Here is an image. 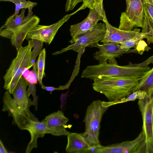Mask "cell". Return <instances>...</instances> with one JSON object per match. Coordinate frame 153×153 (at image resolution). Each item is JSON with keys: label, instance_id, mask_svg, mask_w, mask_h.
Listing matches in <instances>:
<instances>
[{"label": "cell", "instance_id": "6da1fadb", "mask_svg": "<svg viewBox=\"0 0 153 153\" xmlns=\"http://www.w3.org/2000/svg\"><path fill=\"white\" fill-rule=\"evenodd\" d=\"M140 78L130 77L104 76L93 80L92 87L103 94L109 102H116L134 91Z\"/></svg>", "mask_w": 153, "mask_h": 153}, {"label": "cell", "instance_id": "7a4b0ae2", "mask_svg": "<svg viewBox=\"0 0 153 153\" xmlns=\"http://www.w3.org/2000/svg\"><path fill=\"white\" fill-rule=\"evenodd\" d=\"M150 69L149 66L135 67L131 64L119 65L115 58L98 65L88 66L82 73L81 78L92 80L104 76L130 77L140 78Z\"/></svg>", "mask_w": 153, "mask_h": 153}, {"label": "cell", "instance_id": "3957f363", "mask_svg": "<svg viewBox=\"0 0 153 153\" xmlns=\"http://www.w3.org/2000/svg\"><path fill=\"white\" fill-rule=\"evenodd\" d=\"M32 39H30L28 45L22 46L18 51L16 57L11 64L4 76V88L12 94L25 68L29 69L31 64V52L33 47Z\"/></svg>", "mask_w": 153, "mask_h": 153}, {"label": "cell", "instance_id": "277c9868", "mask_svg": "<svg viewBox=\"0 0 153 153\" xmlns=\"http://www.w3.org/2000/svg\"><path fill=\"white\" fill-rule=\"evenodd\" d=\"M29 82L22 76L12 94L13 98L7 90L3 98V111H8L11 115H17L26 112L31 106L35 105L28 95L27 88Z\"/></svg>", "mask_w": 153, "mask_h": 153}, {"label": "cell", "instance_id": "5b68a950", "mask_svg": "<svg viewBox=\"0 0 153 153\" xmlns=\"http://www.w3.org/2000/svg\"><path fill=\"white\" fill-rule=\"evenodd\" d=\"M102 102L100 100L93 101L87 107L83 121L85 129L81 134L91 146L100 144V123L103 114L109 108L103 106Z\"/></svg>", "mask_w": 153, "mask_h": 153}, {"label": "cell", "instance_id": "8992f818", "mask_svg": "<svg viewBox=\"0 0 153 153\" xmlns=\"http://www.w3.org/2000/svg\"><path fill=\"white\" fill-rule=\"evenodd\" d=\"M142 120V131L144 135L141 153H153V100L146 94L138 102Z\"/></svg>", "mask_w": 153, "mask_h": 153}, {"label": "cell", "instance_id": "52a82bcc", "mask_svg": "<svg viewBox=\"0 0 153 153\" xmlns=\"http://www.w3.org/2000/svg\"><path fill=\"white\" fill-rule=\"evenodd\" d=\"M125 12L121 13L118 28L131 31L134 27H143L144 22V7L143 0H126Z\"/></svg>", "mask_w": 153, "mask_h": 153}, {"label": "cell", "instance_id": "ba28073f", "mask_svg": "<svg viewBox=\"0 0 153 153\" xmlns=\"http://www.w3.org/2000/svg\"><path fill=\"white\" fill-rule=\"evenodd\" d=\"M106 31L105 24L97 23L91 30L76 38L72 39L69 42L71 44V45L52 54L58 55L71 50L78 53L81 49H85L87 47H91L94 44L100 41L103 38Z\"/></svg>", "mask_w": 153, "mask_h": 153}, {"label": "cell", "instance_id": "9c48e42d", "mask_svg": "<svg viewBox=\"0 0 153 153\" xmlns=\"http://www.w3.org/2000/svg\"><path fill=\"white\" fill-rule=\"evenodd\" d=\"M103 0H96L93 7L89 8L87 17L82 22L71 25L70 35L74 39L93 29L100 20L103 21L106 16L103 5Z\"/></svg>", "mask_w": 153, "mask_h": 153}, {"label": "cell", "instance_id": "30bf717a", "mask_svg": "<svg viewBox=\"0 0 153 153\" xmlns=\"http://www.w3.org/2000/svg\"><path fill=\"white\" fill-rule=\"evenodd\" d=\"M74 14V12L67 14L57 22L50 25H38L28 33L26 39H36L50 44L59 28Z\"/></svg>", "mask_w": 153, "mask_h": 153}, {"label": "cell", "instance_id": "8fae6325", "mask_svg": "<svg viewBox=\"0 0 153 153\" xmlns=\"http://www.w3.org/2000/svg\"><path fill=\"white\" fill-rule=\"evenodd\" d=\"M144 138L142 130L134 140L104 146L98 145L96 153H141V146Z\"/></svg>", "mask_w": 153, "mask_h": 153}, {"label": "cell", "instance_id": "7c38bea8", "mask_svg": "<svg viewBox=\"0 0 153 153\" xmlns=\"http://www.w3.org/2000/svg\"><path fill=\"white\" fill-rule=\"evenodd\" d=\"M96 47L99 49L94 54V59L98 61L99 64L107 62L109 59L119 57L125 53H136V49L126 50L121 48L120 45L116 42H110L100 45L98 42L93 45L91 47Z\"/></svg>", "mask_w": 153, "mask_h": 153}, {"label": "cell", "instance_id": "4fadbf2b", "mask_svg": "<svg viewBox=\"0 0 153 153\" xmlns=\"http://www.w3.org/2000/svg\"><path fill=\"white\" fill-rule=\"evenodd\" d=\"M103 22L106 26L105 35L100 41L103 44L113 42L120 44L139 36L141 33L140 32V30L137 28H135L131 31H126L113 26L109 23L106 16Z\"/></svg>", "mask_w": 153, "mask_h": 153}, {"label": "cell", "instance_id": "5bb4252c", "mask_svg": "<svg viewBox=\"0 0 153 153\" xmlns=\"http://www.w3.org/2000/svg\"><path fill=\"white\" fill-rule=\"evenodd\" d=\"M43 120L46 125V134H50L55 136H67L70 133L65 129L68 119L61 111L51 114Z\"/></svg>", "mask_w": 153, "mask_h": 153}, {"label": "cell", "instance_id": "9a60e30c", "mask_svg": "<svg viewBox=\"0 0 153 153\" xmlns=\"http://www.w3.org/2000/svg\"><path fill=\"white\" fill-rule=\"evenodd\" d=\"M39 18L35 15H33L25 22H23L20 26L15 32L12 36L11 42L18 51L22 46V43L26 39L28 33L39 24Z\"/></svg>", "mask_w": 153, "mask_h": 153}, {"label": "cell", "instance_id": "2e32d148", "mask_svg": "<svg viewBox=\"0 0 153 153\" xmlns=\"http://www.w3.org/2000/svg\"><path fill=\"white\" fill-rule=\"evenodd\" d=\"M46 125L43 120L39 121L36 117H34L27 126L25 130L30 132L31 139L28 143L26 150V153H30L33 148L37 147V139L39 137H44L46 131Z\"/></svg>", "mask_w": 153, "mask_h": 153}, {"label": "cell", "instance_id": "e0dca14e", "mask_svg": "<svg viewBox=\"0 0 153 153\" xmlns=\"http://www.w3.org/2000/svg\"><path fill=\"white\" fill-rule=\"evenodd\" d=\"M67 141L65 151L68 153H86L91 146L81 133H70Z\"/></svg>", "mask_w": 153, "mask_h": 153}, {"label": "cell", "instance_id": "ac0fdd59", "mask_svg": "<svg viewBox=\"0 0 153 153\" xmlns=\"http://www.w3.org/2000/svg\"><path fill=\"white\" fill-rule=\"evenodd\" d=\"M144 22L142 32L146 35L149 44L153 42V0H143Z\"/></svg>", "mask_w": 153, "mask_h": 153}, {"label": "cell", "instance_id": "d6986e66", "mask_svg": "<svg viewBox=\"0 0 153 153\" xmlns=\"http://www.w3.org/2000/svg\"><path fill=\"white\" fill-rule=\"evenodd\" d=\"M25 9H22L19 15L15 17L12 15L8 18L5 24L1 28L0 35L3 37L11 39L13 33L16 31L23 23L25 18Z\"/></svg>", "mask_w": 153, "mask_h": 153}, {"label": "cell", "instance_id": "ffe728a7", "mask_svg": "<svg viewBox=\"0 0 153 153\" xmlns=\"http://www.w3.org/2000/svg\"><path fill=\"white\" fill-rule=\"evenodd\" d=\"M139 90L146 92L153 100V67L140 78L134 91Z\"/></svg>", "mask_w": 153, "mask_h": 153}, {"label": "cell", "instance_id": "44dd1931", "mask_svg": "<svg viewBox=\"0 0 153 153\" xmlns=\"http://www.w3.org/2000/svg\"><path fill=\"white\" fill-rule=\"evenodd\" d=\"M146 94V93L145 91L142 90H139L134 91L127 97L117 102L102 101V105L104 107H109L111 105L117 104L126 102L129 101H133L137 99L139 100L143 99L145 98Z\"/></svg>", "mask_w": 153, "mask_h": 153}, {"label": "cell", "instance_id": "7402d4cb", "mask_svg": "<svg viewBox=\"0 0 153 153\" xmlns=\"http://www.w3.org/2000/svg\"><path fill=\"white\" fill-rule=\"evenodd\" d=\"M46 55V50L44 48L39 55L38 59L36 62L38 80L40 86L42 83V79L45 76V68Z\"/></svg>", "mask_w": 153, "mask_h": 153}, {"label": "cell", "instance_id": "603a6c76", "mask_svg": "<svg viewBox=\"0 0 153 153\" xmlns=\"http://www.w3.org/2000/svg\"><path fill=\"white\" fill-rule=\"evenodd\" d=\"M15 6L14 13L12 15L14 17L19 15V12L20 10L22 9H28V12L27 15L24 19L23 22L28 20L33 16V13L32 12V9L33 7L37 5V3L33 2L28 0L25 2L16 3H14Z\"/></svg>", "mask_w": 153, "mask_h": 153}, {"label": "cell", "instance_id": "cb8c5ba5", "mask_svg": "<svg viewBox=\"0 0 153 153\" xmlns=\"http://www.w3.org/2000/svg\"><path fill=\"white\" fill-rule=\"evenodd\" d=\"M146 34L141 32L139 36L120 43L121 48L126 50H129L132 48L136 49L140 41L144 38L146 39Z\"/></svg>", "mask_w": 153, "mask_h": 153}, {"label": "cell", "instance_id": "d4e9b609", "mask_svg": "<svg viewBox=\"0 0 153 153\" xmlns=\"http://www.w3.org/2000/svg\"><path fill=\"white\" fill-rule=\"evenodd\" d=\"M32 40L33 45L31 52V64L32 67L35 65L36 58L42 50L43 42L36 39Z\"/></svg>", "mask_w": 153, "mask_h": 153}, {"label": "cell", "instance_id": "484cf974", "mask_svg": "<svg viewBox=\"0 0 153 153\" xmlns=\"http://www.w3.org/2000/svg\"><path fill=\"white\" fill-rule=\"evenodd\" d=\"M33 67L31 71L27 68H25L22 71V75L29 83L36 84L38 80L36 64Z\"/></svg>", "mask_w": 153, "mask_h": 153}, {"label": "cell", "instance_id": "4316f807", "mask_svg": "<svg viewBox=\"0 0 153 153\" xmlns=\"http://www.w3.org/2000/svg\"><path fill=\"white\" fill-rule=\"evenodd\" d=\"M35 84H31L29 83L28 88L27 90L28 95L29 97L30 94H32L33 97V101L35 104V110H37L38 108L37 100L38 96L36 94V88Z\"/></svg>", "mask_w": 153, "mask_h": 153}, {"label": "cell", "instance_id": "83f0119b", "mask_svg": "<svg viewBox=\"0 0 153 153\" xmlns=\"http://www.w3.org/2000/svg\"><path fill=\"white\" fill-rule=\"evenodd\" d=\"M83 0H67L65 10L66 12L72 10L79 3L82 2Z\"/></svg>", "mask_w": 153, "mask_h": 153}, {"label": "cell", "instance_id": "f1b7e54d", "mask_svg": "<svg viewBox=\"0 0 153 153\" xmlns=\"http://www.w3.org/2000/svg\"><path fill=\"white\" fill-rule=\"evenodd\" d=\"M96 0H83V4L76 11V13L79 11L85 9L87 7L89 8L93 7Z\"/></svg>", "mask_w": 153, "mask_h": 153}, {"label": "cell", "instance_id": "f546056e", "mask_svg": "<svg viewBox=\"0 0 153 153\" xmlns=\"http://www.w3.org/2000/svg\"><path fill=\"white\" fill-rule=\"evenodd\" d=\"M150 63L153 64V55L142 62L136 64V65L137 67H144L148 66V65Z\"/></svg>", "mask_w": 153, "mask_h": 153}, {"label": "cell", "instance_id": "4dcf8cb0", "mask_svg": "<svg viewBox=\"0 0 153 153\" xmlns=\"http://www.w3.org/2000/svg\"><path fill=\"white\" fill-rule=\"evenodd\" d=\"M8 152L2 142L1 140H0V153H7Z\"/></svg>", "mask_w": 153, "mask_h": 153}, {"label": "cell", "instance_id": "1f68e13d", "mask_svg": "<svg viewBox=\"0 0 153 153\" xmlns=\"http://www.w3.org/2000/svg\"><path fill=\"white\" fill-rule=\"evenodd\" d=\"M0 1H10L15 3H16L25 2L27 1L26 0H0Z\"/></svg>", "mask_w": 153, "mask_h": 153}]
</instances>
